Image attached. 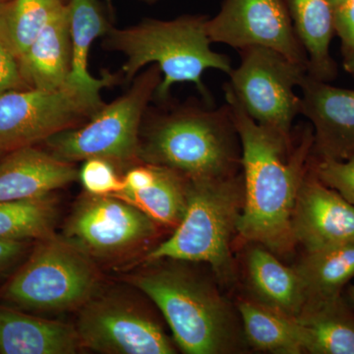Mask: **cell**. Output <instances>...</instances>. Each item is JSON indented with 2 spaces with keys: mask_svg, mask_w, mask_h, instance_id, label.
Listing matches in <instances>:
<instances>
[{
  "mask_svg": "<svg viewBox=\"0 0 354 354\" xmlns=\"http://www.w3.org/2000/svg\"><path fill=\"white\" fill-rule=\"evenodd\" d=\"M247 277L258 302L297 319L306 304L304 283L295 268L286 267L265 246L247 255Z\"/></svg>",
  "mask_w": 354,
  "mask_h": 354,
  "instance_id": "ac0fdd59",
  "label": "cell"
},
{
  "mask_svg": "<svg viewBox=\"0 0 354 354\" xmlns=\"http://www.w3.org/2000/svg\"><path fill=\"white\" fill-rule=\"evenodd\" d=\"M344 68L348 73L354 76V50L348 57L344 58Z\"/></svg>",
  "mask_w": 354,
  "mask_h": 354,
  "instance_id": "1f68e13d",
  "label": "cell"
},
{
  "mask_svg": "<svg viewBox=\"0 0 354 354\" xmlns=\"http://www.w3.org/2000/svg\"><path fill=\"white\" fill-rule=\"evenodd\" d=\"M83 349L106 354L176 353L162 326L122 291L100 288L78 310L75 325Z\"/></svg>",
  "mask_w": 354,
  "mask_h": 354,
  "instance_id": "30bf717a",
  "label": "cell"
},
{
  "mask_svg": "<svg viewBox=\"0 0 354 354\" xmlns=\"http://www.w3.org/2000/svg\"><path fill=\"white\" fill-rule=\"evenodd\" d=\"M208 18L183 15L172 20L145 19L125 29L111 27L102 46L127 57L122 67L127 82L147 64L157 65L162 79L153 100L167 102L172 86L192 83L204 102L212 106L213 97L203 83V74L215 69L230 75L234 67L228 55L212 50L213 43L207 32Z\"/></svg>",
  "mask_w": 354,
  "mask_h": 354,
  "instance_id": "3957f363",
  "label": "cell"
},
{
  "mask_svg": "<svg viewBox=\"0 0 354 354\" xmlns=\"http://www.w3.org/2000/svg\"><path fill=\"white\" fill-rule=\"evenodd\" d=\"M69 0H9L0 6V41L19 58Z\"/></svg>",
  "mask_w": 354,
  "mask_h": 354,
  "instance_id": "d4e9b609",
  "label": "cell"
},
{
  "mask_svg": "<svg viewBox=\"0 0 354 354\" xmlns=\"http://www.w3.org/2000/svg\"><path fill=\"white\" fill-rule=\"evenodd\" d=\"M311 169L319 180L354 205V156L346 160L312 158Z\"/></svg>",
  "mask_w": 354,
  "mask_h": 354,
  "instance_id": "83f0119b",
  "label": "cell"
},
{
  "mask_svg": "<svg viewBox=\"0 0 354 354\" xmlns=\"http://www.w3.org/2000/svg\"><path fill=\"white\" fill-rule=\"evenodd\" d=\"M57 201L53 194L0 202V239L27 241L55 234Z\"/></svg>",
  "mask_w": 354,
  "mask_h": 354,
  "instance_id": "484cf974",
  "label": "cell"
},
{
  "mask_svg": "<svg viewBox=\"0 0 354 354\" xmlns=\"http://www.w3.org/2000/svg\"><path fill=\"white\" fill-rule=\"evenodd\" d=\"M241 145L243 207L237 232L272 252L290 251L295 243L292 216L302 181L308 174L314 137L311 124L290 135L258 124L223 85Z\"/></svg>",
  "mask_w": 354,
  "mask_h": 354,
  "instance_id": "6da1fadb",
  "label": "cell"
},
{
  "mask_svg": "<svg viewBox=\"0 0 354 354\" xmlns=\"http://www.w3.org/2000/svg\"><path fill=\"white\" fill-rule=\"evenodd\" d=\"M72 51L68 6L58 12L19 58L27 88L57 90L68 84Z\"/></svg>",
  "mask_w": 354,
  "mask_h": 354,
  "instance_id": "2e32d148",
  "label": "cell"
},
{
  "mask_svg": "<svg viewBox=\"0 0 354 354\" xmlns=\"http://www.w3.org/2000/svg\"><path fill=\"white\" fill-rule=\"evenodd\" d=\"M341 1H342V0H330V4H332L333 8H334V7L335 6H337V4H339V2H341Z\"/></svg>",
  "mask_w": 354,
  "mask_h": 354,
  "instance_id": "e575fe53",
  "label": "cell"
},
{
  "mask_svg": "<svg viewBox=\"0 0 354 354\" xmlns=\"http://www.w3.org/2000/svg\"><path fill=\"white\" fill-rule=\"evenodd\" d=\"M293 29L308 58V74L330 82L337 65L330 53L335 34L334 8L330 0H283Z\"/></svg>",
  "mask_w": 354,
  "mask_h": 354,
  "instance_id": "d6986e66",
  "label": "cell"
},
{
  "mask_svg": "<svg viewBox=\"0 0 354 354\" xmlns=\"http://www.w3.org/2000/svg\"><path fill=\"white\" fill-rule=\"evenodd\" d=\"M100 288L95 261L55 232L39 239L0 297L18 308L57 314L80 309Z\"/></svg>",
  "mask_w": 354,
  "mask_h": 354,
  "instance_id": "8992f818",
  "label": "cell"
},
{
  "mask_svg": "<svg viewBox=\"0 0 354 354\" xmlns=\"http://www.w3.org/2000/svg\"><path fill=\"white\" fill-rule=\"evenodd\" d=\"M27 248V241L0 239V272L17 262Z\"/></svg>",
  "mask_w": 354,
  "mask_h": 354,
  "instance_id": "4dcf8cb0",
  "label": "cell"
},
{
  "mask_svg": "<svg viewBox=\"0 0 354 354\" xmlns=\"http://www.w3.org/2000/svg\"><path fill=\"white\" fill-rule=\"evenodd\" d=\"M187 200L183 220L169 239L147 254L146 264L165 259L207 263L218 278L230 281V244L243 207V176L188 179Z\"/></svg>",
  "mask_w": 354,
  "mask_h": 354,
  "instance_id": "5b68a950",
  "label": "cell"
},
{
  "mask_svg": "<svg viewBox=\"0 0 354 354\" xmlns=\"http://www.w3.org/2000/svg\"><path fill=\"white\" fill-rule=\"evenodd\" d=\"M292 234L306 251L354 242V205L319 180L311 165L298 192Z\"/></svg>",
  "mask_w": 354,
  "mask_h": 354,
  "instance_id": "5bb4252c",
  "label": "cell"
},
{
  "mask_svg": "<svg viewBox=\"0 0 354 354\" xmlns=\"http://www.w3.org/2000/svg\"><path fill=\"white\" fill-rule=\"evenodd\" d=\"M162 79L160 70L152 65L135 77L129 91L104 104L84 124L46 140L48 152L72 164L102 158L127 167L139 160L142 120Z\"/></svg>",
  "mask_w": 354,
  "mask_h": 354,
  "instance_id": "52a82bcc",
  "label": "cell"
},
{
  "mask_svg": "<svg viewBox=\"0 0 354 354\" xmlns=\"http://www.w3.org/2000/svg\"><path fill=\"white\" fill-rule=\"evenodd\" d=\"M69 26L71 36L72 68L68 84L85 88H102L113 86L118 77L104 74L95 78L88 69V53L95 39L106 36L111 25L100 0H69Z\"/></svg>",
  "mask_w": 354,
  "mask_h": 354,
  "instance_id": "44dd1931",
  "label": "cell"
},
{
  "mask_svg": "<svg viewBox=\"0 0 354 354\" xmlns=\"http://www.w3.org/2000/svg\"><path fill=\"white\" fill-rule=\"evenodd\" d=\"M82 349L75 326L0 305V353L74 354Z\"/></svg>",
  "mask_w": 354,
  "mask_h": 354,
  "instance_id": "e0dca14e",
  "label": "cell"
},
{
  "mask_svg": "<svg viewBox=\"0 0 354 354\" xmlns=\"http://www.w3.org/2000/svg\"><path fill=\"white\" fill-rule=\"evenodd\" d=\"M75 165L34 146L7 153L0 160V202L53 194L78 178Z\"/></svg>",
  "mask_w": 354,
  "mask_h": 354,
  "instance_id": "9a60e30c",
  "label": "cell"
},
{
  "mask_svg": "<svg viewBox=\"0 0 354 354\" xmlns=\"http://www.w3.org/2000/svg\"><path fill=\"white\" fill-rule=\"evenodd\" d=\"M140 1L145 2V3L153 4L156 3V2L160 1V0H140Z\"/></svg>",
  "mask_w": 354,
  "mask_h": 354,
  "instance_id": "836d02e7",
  "label": "cell"
},
{
  "mask_svg": "<svg viewBox=\"0 0 354 354\" xmlns=\"http://www.w3.org/2000/svg\"><path fill=\"white\" fill-rule=\"evenodd\" d=\"M334 26L342 57H348L354 50V0H342L334 7Z\"/></svg>",
  "mask_w": 354,
  "mask_h": 354,
  "instance_id": "f1b7e54d",
  "label": "cell"
},
{
  "mask_svg": "<svg viewBox=\"0 0 354 354\" xmlns=\"http://www.w3.org/2000/svg\"><path fill=\"white\" fill-rule=\"evenodd\" d=\"M239 53L241 64L232 69L227 82L237 101L258 124L291 134L293 121L301 113V97L295 88L308 68L264 46Z\"/></svg>",
  "mask_w": 354,
  "mask_h": 354,
  "instance_id": "9c48e42d",
  "label": "cell"
},
{
  "mask_svg": "<svg viewBox=\"0 0 354 354\" xmlns=\"http://www.w3.org/2000/svg\"><path fill=\"white\" fill-rule=\"evenodd\" d=\"M106 1V6H108L109 9L113 8V0H104Z\"/></svg>",
  "mask_w": 354,
  "mask_h": 354,
  "instance_id": "d590c367",
  "label": "cell"
},
{
  "mask_svg": "<svg viewBox=\"0 0 354 354\" xmlns=\"http://www.w3.org/2000/svg\"><path fill=\"white\" fill-rule=\"evenodd\" d=\"M165 260L146 264L129 283L157 305L179 348L188 354L235 351L234 319L218 291L181 261Z\"/></svg>",
  "mask_w": 354,
  "mask_h": 354,
  "instance_id": "277c9868",
  "label": "cell"
},
{
  "mask_svg": "<svg viewBox=\"0 0 354 354\" xmlns=\"http://www.w3.org/2000/svg\"><path fill=\"white\" fill-rule=\"evenodd\" d=\"M15 55L0 41V94L10 90L26 88Z\"/></svg>",
  "mask_w": 354,
  "mask_h": 354,
  "instance_id": "f546056e",
  "label": "cell"
},
{
  "mask_svg": "<svg viewBox=\"0 0 354 354\" xmlns=\"http://www.w3.org/2000/svg\"><path fill=\"white\" fill-rule=\"evenodd\" d=\"M297 319L305 353L354 354V314L342 297L306 304Z\"/></svg>",
  "mask_w": 354,
  "mask_h": 354,
  "instance_id": "ffe728a7",
  "label": "cell"
},
{
  "mask_svg": "<svg viewBox=\"0 0 354 354\" xmlns=\"http://www.w3.org/2000/svg\"><path fill=\"white\" fill-rule=\"evenodd\" d=\"M187 183L188 179L178 172L157 165V177L152 185L114 196L136 207L157 225L176 227L187 208Z\"/></svg>",
  "mask_w": 354,
  "mask_h": 354,
  "instance_id": "cb8c5ba5",
  "label": "cell"
},
{
  "mask_svg": "<svg viewBox=\"0 0 354 354\" xmlns=\"http://www.w3.org/2000/svg\"><path fill=\"white\" fill-rule=\"evenodd\" d=\"M100 88L67 84L57 90L26 88L0 94V153L44 142L84 124L104 106Z\"/></svg>",
  "mask_w": 354,
  "mask_h": 354,
  "instance_id": "ba28073f",
  "label": "cell"
},
{
  "mask_svg": "<svg viewBox=\"0 0 354 354\" xmlns=\"http://www.w3.org/2000/svg\"><path fill=\"white\" fill-rule=\"evenodd\" d=\"M157 234V223L115 196L85 192L65 223L64 236L95 261L113 262L138 252Z\"/></svg>",
  "mask_w": 354,
  "mask_h": 354,
  "instance_id": "8fae6325",
  "label": "cell"
},
{
  "mask_svg": "<svg viewBox=\"0 0 354 354\" xmlns=\"http://www.w3.org/2000/svg\"><path fill=\"white\" fill-rule=\"evenodd\" d=\"M349 295H351V300L354 304V286H351V290H349Z\"/></svg>",
  "mask_w": 354,
  "mask_h": 354,
  "instance_id": "d6a6232c",
  "label": "cell"
},
{
  "mask_svg": "<svg viewBox=\"0 0 354 354\" xmlns=\"http://www.w3.org/2000/svg\"><path fill=\"white\" fill-rule=\"evenodd\" d=\"M78 178L85 192L97 196H114L124 189L123 178L118 176L115 165L102 158L84 160Z\"/></svg>",
  "mask_w": 354,
  "mask_h": 354,
  "instance_id": "4316f807",
  "label": "cell"
},
{
  "mask_svg": "<svg viewBox=\"0 0 354 354\" xmlns=\"http://www.w3.org/2000/svg\"><path fill=\"white\" fill-rule=\"evenodd\" d=\"M139 160L187 179L239 174L241 145L230 106L192 102L153 113L140 137Z\"/></svg>",
  "mask_w": 354,
  "mask_h": 354,
  "instance_id": "7a4b0ae2",
  "label": "cell"
},
{
  "mask_svg": "<svg viewBox=\"0 0 354 354\" xmlns=\"http://www.w3.org/2000/svg\"><path fill=\"white\" fill-rule=\"evenodd\" d=\"M239 312L247 341L254 348L279 354L304 353V332L297 319L248 300L239 302Z\"/></svg>",
  "mask_w": 354,
  "mask_h": 354,
  "instance_id": "603a6c76",
  "label": "cell"
},
{
  "mask_svg": "<svg viewBox=\"0 0 354 354\" xmlns=\"http://www.w3.org/2000/svg\"><path fill=\"white\" fill-rule=\"evenodd\" d=\"M9 0H0V6H1V4H3V3H6V2H8Z\"/></svg>",
  "mask_w": 354,
  "mask_h": 354,
  "instance_id": "8d00e7d4",
  "label": "cell"
},
{
  "mask_svg": "<svg viewBox=\"0 0 354 354\" xmlns=\"http://www.w3.org/2000/svg\"><path fill=\"white\" fill-rule=\"evenodd\" d=\"M295 270L304 283L305 305L341 297L354 278V242L306 251Z\"/></svg>",
  "mask_w": 354,
  "mask_h": 354,
  "instance_id": "7402d4cb",
  "label": "cell"
},
{
  "mask_svg": "<svg viewBox=\"0 0 354 354\" xmlns=\"http://www.w3.org/2000/svg\"><path fill=\"white\" fill-rule=\"evenodd\" d=\"M301 113L313 129L312 158L346 160L354 156V90L335 87L307 74L302 79Z\"/></svg>",
  "mask_w": 354,
  "mask_h": 354,
  "instance_id": "4fadbf2b",
  "label": "cell"
},
{
  "mask_svg": "<svg viewBox=\"0 0 354 354\" xmlns=\"http://www.w3.org/2000/svg\"><path fill=\"white\" fill-rule=\"evenodd\" d=\"M207 32L212 43L237 51L264 46L308 68L283 0H223L218 14L208 18Z\"/></svg>",
  "mask_w": 354,
  "mask_h": 354,
  "instance_id": "7c38bea8",
  "label": "cell"
}]
</instances>
